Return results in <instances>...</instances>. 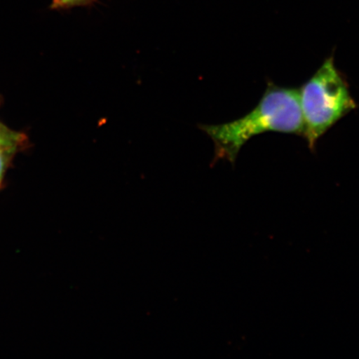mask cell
Instances as JSON below:
<instances>
[{"label":"cell","mask_w":359,"mask_h":359,"mask_svg":"<svg viewBox=\"0 0 359 359\" xmlns=\"http://www.w3.org/2000/svg\"><path fill=\"white\" fill-rule=\"evenodd\" d=\"M199 128L212 138L215 156L235 165L237 156L247 142L268 132L303 136L304 118L299 88H284L268 82L258 105L243 118L221 125H200Z\"/></svg>","instance_id":"obj_1"},{"label":"cell","mask_w":359,"mask_h":359,"mask_svg":"<svg viewBox=\"0 0 359 359\" xmlns=\"http://www.w3.org/2000/svg\"><path fill=\"white\" fill-rule=\"evenodd\" d=\"M299 89L304 123L303 137L309 149L314 151L320 138L358 105L350 93L346 77L335 66L334 55L326 58Z\"/></svg>","instance_id":"obj_2"},{"label":"cell","mask_w":359,"mask_h":359,"mask_svg":"<svg viewBox=\"0 0 359 359\" xmlns=\"http://www.w3.org/2000/svg\"><path fill=\"white\" fill-rule=\"evenodd\" d=\"M21 141L20 135L8 131L0 124V150L13 152Z\"/></svg>","instance_id":"obj_3"},{"label":"cell","mask_w":359,"mask_h":359,"mask_svg":"<svg viewBox=\"0 0 359 359\" xmlns=\"http://www.w3.org/2000/svg\"><path fill=\"white\" fill-rule=\"evenodd\" d=\"M97 0H53L50 8L52 10L66 11L77 7H88L93 6Z\"/></svg>","instance_id":"obj_4"},{"label":"cell","mask_w":359,"mask_h":359,"mask_svg":"<svg viewBox=\"0 0 359 359\" xmlns=\"http://www.w3.org/2000/svg\"><path fill=\"white\" fill-rule=\"evenodd\" d=\"M13 152L0 150V186L3 181L4 172L7 168V161L8 160V155L12 154Z\"/></svg>","instance_id":"obj_5"}]
</instances>
